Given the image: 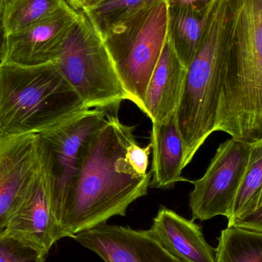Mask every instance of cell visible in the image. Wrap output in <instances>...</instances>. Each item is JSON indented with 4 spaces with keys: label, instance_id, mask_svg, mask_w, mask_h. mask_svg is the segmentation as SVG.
<instances>
[{
    "label": "cell",
    "instance_id": "6da1fadb",
    "mask_svg": "<svg viewBox=\"0 0 262 262\" xmlns=\"http://www.w3.org/2000/svg\"><path fill=\"white\" fill-rule=\"evenodd\" d=\"M134 129L121 123L118 113H110L88 143L63 203L61 238H74L112 217L125 216L129 206L147 194L150 172L137 173L125 157L136 141Z\"/></svg>",
    "mask_w": 262,
    "mask_h": 262
},
{
    "label": "cell",
    "instance_id": "7a4b0ae2",
    "mask_svg": "<svg viewBox=\"0 0 262 262\" xmlns=\"http://www.w3.org/2000/svg\"><path fill=\"white\" fill-rule=\"evenodd\" d=\"M227 41L215 131L262 139V0H227Z\"/></svg>",
    "mask_w": 262,
    "mask_h": 262
},
{
    "label": "cell",
    "instance_id": "3957f363",
    "mask_svg": "<svg viewBox=\"0 0 262 262\" xmlns=\"http://www.w3.org/2000/svg\"><path fill=\"white\" fill-rule=\"evenodd\" d=\"M85 109L53 61L0 64V134H38Z\"/></svg>",
    "mask_w": 262,
    "mask_h": 262
},
{
    "label": "cell",
    "instance_id": "277c9868",
    "mask_svg": "<svg viewBox=\"0 0 262 262\" xmlns=\"http://www.w3.org/2000/svg\"><path fill=\"white\" fill-rule=\"evenodd\" d=\"M227 0L212 6L201 45L186 71L181 101L177 111L184 144L183 169L208 137L215 132L221 94L223 62L227 41Z\"/></svg>",
    "mask_w": 262,
    "mask_h": 262
},
{
    "label": "cell",
    "instance_id": "5b68a950",
    "mask_svg": "<svg viewBox=\"0 0 262 262\" xmlns=\"http://www.w3.org/2000/svg\"><path fill=\"white\" fill-rule=\"evenodd\" d=\"M53 62L86 108L118 113L128 101L104 39L84 12H80Z\"/></svg>",
    "mask_w": 262,
    "mask_h": 262
},
{
    "label": "cell",
    "instance_id": "8992f818",
    "mask_svg": "<svg viewBox=\"0 0 262 262\" xmlns=\"http://www.w3.org/2000/svg\"><path fill=\"white\" fill-rule=\"evenodd\" d=\"M166 0L117 23L103 39L128 101L145 114L148 83L167 38Z\"/></svg>",
    "mask_w": 262,
    "mask_h": 262
},
{
    "label": "cell",
    "instance_id": "52a82bcc",
    "mask_svg": "<svg viewBox=\"0 0 262 262\" xmlns=\"http://www.w3.org/2000/svg\"><path fill=\"white\" fill-rule=\"evenodd\" d=\"M109 114L102 109H85L37 134L40 161L49 178L52 208L58 224L66 193L83 152Z\"/></svg>",
    "mask_w": 262,
    "mask_h": 262
},
{
    "label": "cell",
    "instance_id": "ba28073f",
    "mask_svg": "<svg viewBox=\"0 0 262 262\" xmlns=\"http://www.w3.org/2000/svg\"><path fill=\"white\" fill-rule=\"evenodd\" d=\"M252 144L231 138L221 143L203 177L189 180L192 220L206 221L232 212L237 192L249 166Z\"/></svg>",
    "mask_w": 262,
    "mask_h": 262
},
{
    "label": "cell",
    "instance_id": "9c48e42d",
    "mask_svg": "<svg viewBox=\"0 0 262 262\" xmlns=\"http://www.w3.org/2000/svg\"><path fill=\"white\" fill-rule=\"evenodd\" d=\"M79 14L64 0L52 13L7 35L3 63L37 66L52 62Z\"/></svg>",
    "mask_w": 262,
    "mask_h": 262
},
{
    "label": "cell",
    "instance_id": "30bf717a",
    "mask_svg": "<svg viewBox=\"0 0 262 262\" xmlns=\"http://www.w3.org/2000/svg\"><path fill=\"white\" fill-rule=\"evenodd\" d=\"M6 235L19 238L47 254L61 238L49 178L41 161L9 220Z\"/></svg>",
    "mask_w": 262,
    "mask_h": 262
},
{
    "label": "cell",
    "instance_id": "8fae6325",
    "mask_svg": "<svg viewBox=\"0 0 262 262\" xmlns=\"http://www.w3.org/2000/svg\"><path fill=\"white\" fill-rule=\"evenodd\" d=\"M39 166L37 134H0V237Z\"/></svg>",
    "mask_w": 262,
    "mask_h": 262
},
{
    "label": "cell",
    "instance_id": "7c38bea8",
    "mask_svg": "<svg viewBox=\"0 0 262 262\" xmlns=\"http://www.w3.org/2000/svg\"><path fill=\"white\" fill-rule=\"evenodd\" d=\"M74 239L105 262H183L165 250L148 233L128 226L104 224Z\"/></svg>",
    "mask_w": 262,
    "mask_h": 262
},
{
    "label": "cell",
    "instance_id": "4fadbf2b",
    "mask_svg": "<svg viewBox=\"0 0 262 262\" xmlns=\"http://www.w3.org/2000/svg\"><path fill=\"white\" fill-rule=\"evenodd\" d=\"M148 233L165 250L183 262H216L215 249L194 220L160 206Z\"/></svg>",
    "mask_w": 262,
    "mask_h": 262
},
{
    "label": "cell",
    "instance_id": "5bb4252c",
    "mask_svg": "<svg viewBox=\"0 0 262 262\" xmlns=\"http://www.w3.org/2000/svg\"><path fill=\"white\" fill-rule=\"evenodd\" d=\"M186 71L166 38L145 96V115L152 124L165 122L177 113Z\"/></svg>",
    "mask_w": 262,
    "mask_h": 262
},
{
    "label": "cell",
    "instance_id": "9a60e30c",
    "mask_svg": "<svg viewBox=\"0 0 262 262\" xmlns=\"http://www.w3.org/2000/svg\"><path fill=\"white\" fill-rule=\"evenodd\" d=\"M150 144L152 161L149 186L169 189L179 182H189L182 177L184 144L179 127L177 113L163 123H152Z\"/></svg>",
    "mask_w": 262,
    "mask_h": 262
},
{
    "label": "cell",
    "instance_id": "2e32d148",
    "mask_svg": "<svg viewBox=\"0 0 262 262\" xmlns=\"http://www.w3.org/2000/svg\"><path fill=\"white\" fill-rule=\"evenodd\" d=\"M213 5L205 9L167 6V38L186 69L201 45Z\"/></svg>",
    "mask_w": 262,
    "mask_h": 262
},
{
    "label": "cell",
    "instance_id": "e0dca14e",
    "mask_svg": "<svg viewBox=\"0 0 262 262\" xmlns=\"http://www.w3.org/2000/svg\"><path fill=\"white\" fill-rule=\"evenodd\" d=\"M216 262H262V232L228 226L218 238Z\"/></svg>",
    "mask_w": 262,
    "mask_h": 262
},
{
    "label": "cell",
    "instance_id": "ac0fdd59",
    "mask_svg": "<svg viewBox=\"0 0 262 262\" xmlns=\"http://www.w3.org/2000/svg\"><path fill=\"white\" fill-rule=\"evenodd\" d=\"M262 192V139L252 143L249 166L237 192L228 226L256 209Z\"/></svg>",
    "mask_w": 262,
    "mask_h": 262
},
{
    "label": "cell",
    "instance_id": "d6986e66",
    "mask_svg": "<svg viewBox=\"0 0 262 262\" xmlns=\"http://www.w3.org/2000/svg\"><path fill=\"white\" fill-rule=\"evenodd\" d=\"M64 0H3L6 35L20 32L56 10Z\"/></svg>",
    "mask_w": 262,
    "mask_h": 262
},
{
    "label": "cell",
    "instance_id": "ffe728a7",
    "mask_svg": "<svg viewBox=\"0 0 262 262\" xmlns=\"http://www.w3.org/2000/svg\"><path fill=\"white\" fill-rule=\"evenodd\" d=\"M160 0H102L83 11L101 36L117 23L156 4Z\"/></svg>",
    "mask_w": 262,
    "mask_h": 262
},
{
    "label": "cell",
    "instance_id": "44dd1931",
    "mask_svg": "<svg viewBox=\"0 0 262 262\" xmlns=\"http://www.w3.org/2000/svg\"><path fill=\"white\" fill-rule=\"evenodd\" d=\"M46 252L15 237H0V262H45Z\"/></svg>",
    "mask_w": 262,
    "mask_h": 262
},
{
    "label": "cell",
    "instance_id": "7402d4cb",
    "mask_svg": "<svg viewBox=\"0 0 262 262\" xmlns=\"http://www.w3.org/2000/svg\"><path fill=\"white\" fill-rule=\"evenodd\" d=\"M152 151L150 143L145 147L139 146L137 141L133 142L127 147L125 157L133 169L141 176L146 175L148 172L149 156Z\"/></svg>",
    "mask_w": 262,
    "mask_h": 262
},
{
    "label": "cell",
    "instance_id": "603a6c76",
    "mask_svg": "<svg viewBox=\"0 0 262 262\" xmlns=\"http://www.w3.org/2000/svg\"><path fill=\"white\" fill-rule=\"evenodd\" d=\"M232 226L262 232V206L253 212L237 219Z\"/></svg>",
    "mask_w": 262,
    "mask_h": 262
},
{
    "label": "cell",
    "instance_id": "cb8c5ba5",
    "mask_svg": "<svg viewBox=\"0 0 262 262\" xmlns=\"http://www.w3.org/2000/svg\"><path fill=\"white\" fill-rule=\"evenodd\" d=\"M169 7H186L205 9L211 7L215 0H166Z\"/></svg>",
    "mask_w": 262,
    "mask_h": 262
},
{
    "label": "cell",
    "instance_id": "d4e9b609",
    "mask_svg": "<svg viewBox=\"0 0 262 262\" xmlns=\"http://www.w3.org/2000/svg\"><path fill=\"white\" fill-rule=\"evenodd\" d=\"M6 29L3 23V0H0V64L3 63L4 57L5 46L6 42Z\"/></svg>",
    "mask_w": 262,
    "mask_h": 262
},
{
    "label": "cell",
    "instance_id": "484cf974",
    "mask_svg": "<svg viewBox=\"0 0 262 262\" xmlns=\"http://www.w3.org/2000/svg\"><path fill=\"white\" fill-rule=\"evenodd\" d=\"M72 8L78 11L83 12L102 0H66Z\"/></svg>",
    "mask_w": 262,
    "mask_h": 262
},
{
    "label": "cell",
    "instance_id": "4316f807",
    "mask_svg": "<svg viewBox=\"0 0 262 262\" xmlns=\"http://www.w3.org/2000/svg\"><path fill=\"white\" fill-rule=\"evenodd\" d=\"M262 206V192L261 193V195H260L259 199H258V203H257L256 209H258V208L260 207V206Z\"/></svg>",
    "mask_w": 262,
    "mask_h": 262
}]
</instances>
